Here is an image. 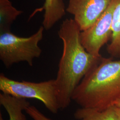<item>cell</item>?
<instances>
[{
  "label": "cell",
  "mask_w": 120,
  "mask_h": 120,
  "mask_svg": "<svg viewBox=\"0 0 120 120\" xmlns=\"http://www.w3.org/2000/svg\"><path fill=\"white\" fill-rule=\"evenodd\" d=\"M81 31L73 19H66L58 32L63 42V52L55 79L60 109L70 105L72 95L83 78L102 58L87 51L81 39Z\"/></svg>",
  "instance_id": "obj_1"
},
{
  "label": "cell",
  "mask_w": 120,
  "mask_h": 120,
  "mask_svg": "<svg viewBox=\"0 0 120 120\" xmlns=\"http://www.w3.org/2000/svg\"><path fill=\"white\" fill-rule=\"evenodd\" d=\"M102 57L83 78L72 95L81 107L100 110L120 99V60Z\"/></svg>",
  "instance_id": "obj_2"
},
{
  "label": "cell",
  "mask_w": 120,
  "mask_h": 120,
  "mask_svg": "<svg viewBox=\"0 0 120 120\" xmlns=\"http://www.w3.org/2000/svg\"><path fill=\"white\" fill-rule=\"evenodd\" d=\"M0 90L4 94L24 99L40 101L53 114L60 109L58 100V90L55 79L38 83L15 81L0 74Z\"/></svg>",
  "instance_id": "obj_3"
},
{
  "label": "cell",
  "mask_w": 120,
  "mask_h": 120,
  "mask_svg": "<svg viewBox=\"0 0 120 120\" xmlns=\"http://www.w3.org/2000/svg\"><path fill=\"white\" fill-rule=\"evenodd\" d=\"M44 28L41 26L38 31L29 37H18L10 31L0 34V60L5 67L26 61L32 66L33 60L39 57L42 50L38 44L43 38Z\"/></svg>",
  "instance_id": "obj_4"
},
{
  "label": "cell",
  "mask_w": 120,
  "mask_h": 120,
  "mask_svg": "<svg viewBox=\"0 0 120 120\" xmlns=\"http://www.w3.org/2000/svg\"><path fill=\"white\" fill-rule=\"evenodd\" d=\"M120 0H112L107 9L94 23L86 30L81 31V39L86 51L97 57H101V49L111 38L114 10Z\"/></svg>",
  "instance_id": "obj_5"
},
{
  "label": "cell",
  "mask_w": 120,
  "mask_h": 120,
  "mask_svg": "<svg viewBox=\"0 0 120 120\" xmlns=\"http://www.w3.org/2000/svg\"><path fill=\"white\" fill-rule=\"evenodd\" d=\"M112 0H69L66 12L73 15L81 31L89 28L107 9Z\"/></svg>",
  "instance_id": "obj_6"
},
{
  "label": "cell",
  "mask_w": 120,
  "mask_h": 120,
  "mask_svg": "<svg viewBox=\"0 0 120 120\" xmlns=\"http://www.w3.org/2000/svg\"><path fill=\"white\" fill-rule=\"evenodd\" d=\"M44 11L42 25L45 30H49L66 13L63 0H45L43 6L36 12Z\"/></svg>",
  "instance_id": "obj_7"
},
{
  "label": "cell",
  "mask_w": 120,
  "mask_h": 120,
  "mask_svg": "<svg viewBox=\"0 0 120 120\" xmlns=\"http://www.w3.org/2000/svg\"><path fill=\"white\" fill-rule=\"evenodd\" d=\"M0 104L7 112L9 120H27L23 111L30 104L26 99L2 93L0 94Z\"/></svg>",
  "instance_id": "obj_8"
},
{
  "label": "cell",
  "mask_w": 120,
  "mask_h": 120,
  "mask_svg": "<svg viewBox=\"0 0 120 120\" xmlns=\"http://www.w3.org/2000/svg\"><path fill=\"white\" fill-rule=\"evenodd\" d=\"M74 116L77 120H120L115 105L102 110L80 107L75 111Z\"/></svg>",
  "instance_id": "obj_9"
},
{
  "label": "cell",
  "mask_w": 120,
  "mask_h": 120,
  "mask_svg": "<svg viewBox=\"0 0 120 120\" xmlns=\"http://www.w3.org/2000/svg\"><path fill=\"white\" fill-rule=\"evenodd\" d=\"M23 13L13 6L9 0H0V34L10 31V27Z\"/></svg>",
  "instance_id": "obj_10"
},
{
  "label": "cell",
  "mask_w": 120,
  "mask_h": 120,
  "mask_svg": "<svg viewBox=\"0 0 120 120\" xmlns=\"http://www.w3.org/2000/svg\"><path fill=\"white\" fill-rule=\"evenodd\" d=\"M110 42L107 51L112 57H120V2L114 10L112 27Z\"/></svg>",
  "instance_id": "obj_11"
},
{
  "label": "cell",
  "mask_w": 120,
  "mask_h": 120,
  "mask_svg": "<svg viewBox=\"0 0 120 120\" xmlns=\"http://www.w3.org/2000/svg\"><path fill=\"white\" fill-rule=\"evenodd\" d=\"M25 111L33 120H52L44 115L34 105H29L26 108Z\"/></svg>",
  "instance_id": "obj_12"
},
{
  "label": "cell",
  "mask_w": 120,
  "mask_h": 120,
  "mask_svg": "<svg viewBox=\"0 0 120 120\" xmlns=\"http://www.w3.org/2000/svg\"><path fill=\"white\" fill-rule=\"evenodd\" d=\"M115 109H116V113H117V114H118V115L119 116L120 119V107H117V106H115Z\"/></svg>",
  "instance_id": "obj_13"
},
{
  "label": "cell",
  "mask_w": 120,
  "mask_h": 120,
  "mask_svg": "<svg viewBox=\"0 0 120 120\" xmlns=\"http://www.w3.org/2000/svg\"><path fill=\"white\" fill-rule=\"evenodd\" d=\"M115 106H117V107H120V99H119L116 102L115 105H114Z\"/></svg>",
  "instance_id": "obj_14"
},
{
  "label": "cell",
  "mask_w": 120,
  "mask_h": 120,
  "mask_svg": "<svg viewBox=\"0 0 120 120\" xmlns=\"http://www.w3.org/2000/svg\"><path fill=\"white\" fill-rule=\"evenodd\" d=\"M0 120H4V119H3L2 116V114H1V113L0 112Z\"/></svg>",
  "instance_id": "obj_15"
}]
</instances>
